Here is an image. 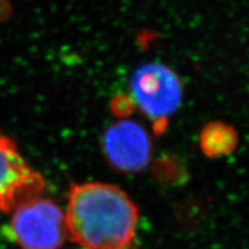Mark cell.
<instances>
[{"instance_id": "obj_2", "label": "cell", "mask_w": 249, "mask_h": 249, "mask_svg": "<svg viewBox=\"0 0 249 249\" xmlns=\"http://www.w3.org/2000/svg\"><path fill=\"white\" fill-rule=\"evenodd\" d=\"M22 249H59L66 241V217L48 198H31L14 209L5 231Z\"/></svg>"}, {"instance_id": "obj_5", "label": "cell", "mask_w": 249, "mask_h": 249, "mask_svg": "<svg viewBox=\"0 0 249 249\" xmlns=\"http://www.w3.org/2000/svg\"><path fill=\"white\" fill-rule=\"evenodd\" d=\"M44 191V180L24 160L13 140L0 134V209L11 213Z\"/></svg>"}, {"instance_id": "obj_4", "label": "cell", "mask_w": 249, "mask_h": 249, "mask_svg": "<svg viewBox=\"0 0 249 249\" xmlns=\"http://www.w3.org/2000/svg\"><path fill=\"white\" fill-rule=\"evenodd\" d=\"M102 150L113 169L124 173H136L150 163L152 144L149 134L133 120H119L103 134Z\"/></svg>"}, {"instance_id": "obj_6", "label": "cell", "mask_w": 249, "mask_h": 249, "mask_svg": "<svg viewBox=\"0 0 249 249\" xmlns=\"http://www.w3.org/2000/svg\"><path fill=\"white\" fill-rule=\"evenodd\" d=\"M238 144V134L232 126L220 121L208 124L202 129L200 145L208 157H222L230 155Z\"/></svg>"}, {"instance_id": "obj_3", "label": "cell", "mask_w": 249, "mask_h": 249, "mask_svg": "<svg viewBox=\"0 0 249 249\" xmlns=\"http://www.w3.org/2000/svg\"><path fill=\"white\" fill-rule=\"evenodd\" d=\"M130 91L133 101L152 121L157 133L163 132L183 97L179 76L170 67L158 62L143 65L134 73Z\"/></svg>"}, {"instance_id": "obj_7", "label": "cell", "mask_w": 249, "mask_h": 249, "mask_svg": "<svg viewBox=\"0 0 249 249\" xmlns=\"http://www.w3.org/2000/svg\"><path fill=\"white\" fill-rule=\"evenodd\" d=\"M112 111L117 114L118 117H127L134 108V101L132 97L126 95L117 96L112 101Z\"/></svg>"}, {"instance_id": "obj_1", "label": "cell", "mask_w": 249, "mask_h": 249, "mask_svg": "<svg viewBox=\"0 0 249 249\" xmlns=\"http://www.w3.org/2000/svg\"><path fill=\"white\" fill-rule=\"evenodd\" d=\"M66 225L71 240L86 249H127L135 238L139 209L123 189L103 182L73 186Z\"/></svg>"}]
</instances>
